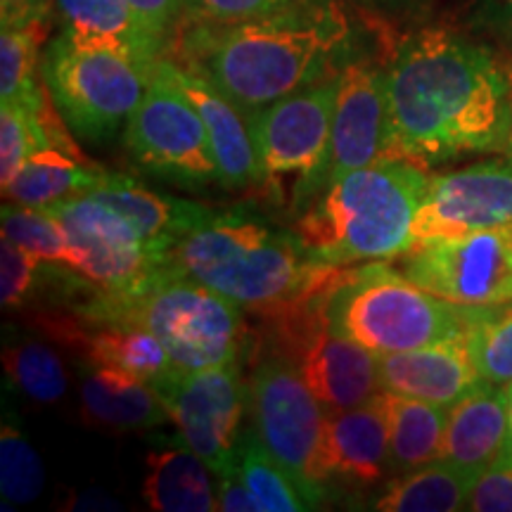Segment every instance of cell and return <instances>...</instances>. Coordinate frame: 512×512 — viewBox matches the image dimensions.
Returning <instances> with one entry per match:
<instances>
[{
	"label": "cell",
	"instance_id": "cell-1",
	"mask_svg": "<svg viewBox=\"0 0 512 512\" xmlns=\"http://www.w3.org/2000/svg\"><path fill=\"white\" fill-rule=\"evenodd\" d=\"M394 157L425 164L508 150L512 74L448 29H422L387 67Z\"/></svg>",
	"mask_w": 512,
	"mask_h": 512
},
{
	"label": "cell",
	"instance_id": "cell-2",
	"mask_svg": "<svg viewBox=\"0 0 512 512\" xmlns=\"http://www.w3.org/2000/svg\"><path fill=\"white\" fill-rule=\"evenodd\" d=\"M351 41V19L337 0H294L240 24H190L178 34L176 60L214 83L238 110H264L328 79Z\"/></svg>",
	"mask_w": 512,
	"mask_h": 512
},
{
	"label": "cell",
	"instance_id": "cell-3",
	"mask_svg": "<svg viewBox=\"0 0 512 512\" xmlns=\"http://www.w3.org/2000/svg\"><path fill=\"white\" fill-rule=\"evenodd\" d=\"M166 261L176 275L264 316L318 290L337 271L313 261L297 235L275 230L245 209H214Z\"/></svg>",
	"mask_w": 512,
	"mask_h": 512
},
{
	"label": "cell",
	"instance_id": "cell-4",
	"mask_svg": "<svg viewBox=\"0 0 512 512\" xmlns=\"http://www.w3.org/2000/svg\"><path fill=\"white\" fill-rule=\"evenodd\" d=\"M430 181L425 166L406 159L349 171L299 211L294 235L323 266L399 259L413 245V223Z\"/></svg>",
	"mask_w": 512,
	"mask_h": 512
},
{
	"label": "cell",
	"instance_id": "cell-5",
	"mask_svg": "<svg viewBox=\"0 0 512 512\" xmlns=\"http://www.w3.org/2000/svg\"><path fill=\"white\" fill-rule=\"evenodd\" d=\"M325 313L332 328L384 356L467 335L470 306L446 302L387 264H370L332 275Z\"/></svg>",
	"mask_w": 512,
	"mask_h": 512
},
{
	"label": "cell",
	"instance_id": "cell-6",
	"mask_svg": "<svg viewBox=\"0 0 512 512\" xmlns=\"http://www.w3.org/2000/svg\"><path fill=\"white\" fill-rule=\"evenodd\" d=\"M91 320L143 325L159 337L176 370L238 363L245 342L242 306L185 275H164L133 297L98 292L76 309Z\"/></svg>",
	"mask_w": 512,
	"mask_h": 512
},
{
	"label": "cell",
	"instance_id": "cell-7",
	"mask_svg": "<svg viewBox=\"0 0 512 512\" xmlns=\"http://www.w3.org/2000/svg\"><path fill=\"white\" fill-rule=\"evenodd\" d=\"M41 79L69 131L79 140L102 143L128 124L147 91L150 69L60 31L43 53Z\"/></svg>",
	"mask_w": 512,
	"mask_h": 512
},
{
	"label": "cell",
	"instance_id": "cell-8",
	"mask_svg": "<svg viewBox=\"0 0 512 512\" xmlns=\"http://www.w3.org/2000/svg\"><path fill=\"white\" fill-rule=\"evenodd\" d=\"M330 280L294 304L268 313V337L271 354L292 363L328 411H342L361 406L382 392L380 363L373 351L332 328L325 313Z\"/></svg>",
	"mask_w": 512,
	"mask_h": 512
},
{
	"label": "cell",
	"instance_id": "cell-9",
	"mask_svg": "<svg viewBox=\"0 0 512 512\" xmlns=\"http://www.w3.org/2000/svg\"><path fill=\"white\" fill-rule=\"evenodd\" d=\"M254 432L266 451L302 486L313 508H323L325 484L318 475L328 408L316 399L299 370L285 358L268 354L249 382Z\"/></svg>",
	"mask_w": 512,
	"mask_h": 512
},
{
	"label": "cell",
	"instance_id": "cell-10",
	"mask_svg": "<svg viewBox=\"0 0 512 512\" xmlns=\"http://www.w3.org/2000/svg\"><path fill=\"white\" fill-rule=\"evenodd\" d=\"M48 211L67 230L69 268L98 292L133 297L174 273L138 228L110 204L81 195L57 202Z\"/></svg>",
	"mask_w": 512,
	"mask_h": 512
},
{
	"label": "cell",
	"instance_id": "cell-11",
	"mask_svg": "<svg viewBox=\"0 0 512 512\" xmlns=\"http://www.w3.org/2000/svg\"><path fill=\"white\" fill-rule=\"evenodd\" d=\"M128 155L147 174L183 185L221 183L207 126L183 91L159 72H150L143 100L124 131Z\"/></svg>",
	"mask_w": 512,
	"mask_h": 512
},
{
	"label": "cell",
	"instance_id": "cell-12",
	"mask_svg": "<svg viewBox=\"0 0 512 512\" xmlns=\"http://www.w3.org/2000/svg\"><path fill=\"white\" fill-rule=\"evenodd\" d=\"M337 86L339 72L247 117L261 183L275 188L285 178H297L292 190L297 209L328 157Z\"/></svg>",
	"mask_w": 512,
	"mask_h": 512
},
{
	"label": "cell",
	"instance_id": "cell-13",
	"mask_svg": "<svg viewBox=\"0 0 512 512\" xmlns=\"http://www.w3.org/2000/svg\"><path fill=\"white\" fill-rule=\"evenodd\" d=\"M401 273L460 306L512 302V223L418 242L403 252Z\"/></svg>",
	"mask_w": 512,
	"mask_h": 512
},
{
	"label": "cell",
	"instance_id": "cell-14",
	"mask_svg": "<svg viewBox=\"0 0 512 512\" xmlns=\"http://www.w3.org/2000/svg\"><path fill=\"white\" fill-rule=\"evenodd\" d=\"M185 444L211 467L214 477L240 470V427L249 403L238 363L174 370L152 382Z\"/></svg>",
	"mask_w": 512,
	"mask_h": 512
},
{
	"label": "cell",
	"instance_id": "cell-15",
	"mask_svg": "<svg viewBox=\"0 0 512 512\" xmlns=\"http://www.w3.org/2000/svg\"><path fill=\"white\" fill-rule=\"evenodd\" d=\"M387 159H396L387 69L370 62L347 64L339 72L328 157L297 211H302L325 185L337 181L339 176Z\"/></svg>",
	"mask_w": 512,
	"mask_h": 512
},
{
	"label": "cell",
	"instance_id": "cell-16",
	"mask_svg": "<svg viewBox=\"0 0 512 512\" xmlns=\"http://www.w3.org/2000/svg\"><path fill=\"white\" fill-rule=\"evenodd\" d=\"M510 223L512 157L508 155L432 176L413 223V245Z\"/></svg>",
	"mask_w": 512,
	"mask_h": 512
},
{
	"label": "cell",
	"instance_id": "cell-17",
	"mask_svg": "<svg viewBox=\"0 0 512 512\" xmlns=\"http://www.w3.org/2000/svg\"><path fill=\"white\" fill-rule=\"evenodd\" d=\"M155 64L159 72H164L166 79L174 83L178 91H183L185 98L200 112L211 147H214L223 188H256L261 183V169L245 114L202 74L192 72L171 57H159Z\"/></svg>",
	"mask_w": 512,
	"mask_h": 512
},
{
	"label": "cell",
	"instance_id": "cell-18",
	"mask_svg": "<svg viewBox=\"0 0 512 512\" xmlns=\"http://www.w3.org/2000/svg\"><path fill=\"white\" fill-rule=\"evenodd\" d=\"M389 472V425L382 392L361 406L328 411L318 458L320 482L347 479L366 486Z\"/></svg>",
	"mask_w": 512,
	"mask_h": 512
},
{
	"label": "cell",
	"instance_id": "cell-19",
	"mask_svg": "<svg viewBox=\"0 0 512 512\" xmlns=\"http://www.w3.org/2000/svg\"><path fill=\"white\" fill-rule=\"evenodd\" d=\"M377 363L382 392L411 396L444 408H451L482 382L467 349V335L430 347L377 356Z\"/></svg>",
	"mask_w": 512,
	"mask_h": 512
},
{
	"label": "cell",
	"instance_id": "cell-20",
	"mask_svg": "<svg viewBox=\"0 0 512 512\" xmlns=\"http://www.w3.org/2000/svg\"><path fill=\"white\" fill-rule=\"evenodd\" d=\"M88 195L124 214L138 228L152 252L162 256L164 261L185 235L202 226L214 214V209H209L207 204L162 195V192L133 181L131 176L112 174V171H107L105 181Z\"/></svg>",
	"mask_w": 512,
	"mask_h": 512
},
{
	"label": "cell",
	"instance_id": "cell-21",
	"mask_svg": "<svg viewBox=\"0 0 512 512\" xmlns=\"http://www.w3.org/2000/svg\"><path fill=\"white\" fill-rule=\"evenodd\" d=\"M505 441H508L505 387L482 380L470 394L448 408L439 460L477 477L498 458Z\"/></svg>",
	"mask_w": 512,
	"mask_h": 512
},
{
	"label": "cell",
	"instance_id": "cell-22",
	"mask_svg": "<svg viewBox=\"0 0 512 512\" xmlns=\"http://www.w3.org/2000/svg\"><path fill=\"white\" fill-rule=\"evenodd\" d=\"M81 411L88 425L114 432H140L166 425L169 408L155 384L124 370L81 363Z\"/></svg>",
	"mask_w": 512,
	"mask_h": 512
},
{
	"label": "cell",
	"instance_id": "cell-23",
	"mask_svg": "<svg viewBox=\"0 0 512 512\" xmlns=\"http://www.w3.org/2000/svg\"><path fill=\"white\" fill-rule=\"evenodd\" d=\"M143 496L157 512H214L219 510L214 472L185 444L147 453Z\"/></svg>",
	"mask_w": 512,
	"mask_h": 512
},
{
	"label": "cell",
	"instance_id": "cell-24",
	"mask_svg": "<svg viewBox=\"0 0 512 512\" xmlns=\"http://www.w3.org/2000/svg\"><path fill=\"white\" fill-rule=\"evenodd\" d=\"M55 15L60 17L64 34L74 41L114 50L150 72L159 57H164L138 29L126 0H55Z\"/></svg>",
	"mask_w": 512,
	"mask_h": 512
},
{
	"label": "cell",
	"instance_id": "cell-25",
	"mask_svg": "<svg viewBox=\"0 0 512 512\" xmlns=\"http://www.w3.org/2000/svg\"><path fill=\"white\" fill-rule=\"evenodd\" d=\"M105 174V169L88 162L86 157H74L48 147L31 155L22 171L3 185V197L5 202L19 207L48 209L57 202L88 195L105 181Z\"/></svg>",
	"mask_w": 512,
	"mask_h": 512
},
{
	"label": "cell",
	"instance_id": "cell-26",
	"mask_svg": "<svg viewBox=\"0 0 512 512\" xmlns=\"http://www.w3.org/2000/svg\"><path fill=\"white\" fill-rule=\"evenodd\" d=\"M389 425V463L394 475L418 470L441 456L448 408L411 396L382 392Z\"/></svg>",
	"mask_w": 512,
	"mask_h": 512
},
{
	"label": "cell",
	"instance_id": "cell-27",
	"mask_svg": "<svg viewBox=\"0 0 512 512\" xmlns=\"http://www.w3.org/2000/svg\"><path fill=\"white\" fill-rule=\"evenodd\" d=\"M475 477L446 460H434L399 475L373 503L380 512H458L467 510Z\"/></svg>",
	"mask_w": 512,
	"mask_h": 512
},
{
	"label": "cell",
	"instance_id": "cell-28",
	"mask_svg": "<svg viewBox=\"0 0 512 512\" xmlns=\"http://www.w3.org/2000/svg\"><path fill=\"white\" fill-rule=\"evenodd\" d=\"M50 34V19L10 24L0 31V98L3 102L38 105L46 98V83L38 81L41 50Z\"/></svg>",
	"mask_w": 512,
	"mask_h": 512
},
{
	"label": "cell",
	"instance_id": "cell-29",
	"mask_svg": "<svg viewBox=\"0 0 512 512\" xmlns=\"http://www.w3.org/2000/svg\"><path fill=\"white\" fill-rule=\"evenodd\" d=\"M240 477L252 491L261 512L316 510L297 479L266 451L256 432L242 434L240 439Z\"/></svg>",
	"mask_w": 512,
	"mask_h": 512
},
{
	"label": "cell",
	"instance_id": "cell-30",
	"mask_svg": "<svg viewBox=\"0 0 512 512\" xmlns=\"http://www.w3.org/2000/svg\"><path fill=\"white\" fill-rule=\"evenodd\" d=\"M53 105L50 93L38 105L0 102V185H8L31 155L53 147L48 131V114Z\"/></svg>",
	"mask_w": 512,
	"mask_h": 512
},
{
	"label": "cell",
	"instance_id": "cell-31",
	"mask_svg": "<svg viewBox=\"0 0 512 512\" xmlns=\"http://www.w3.org/2000/svg\"><path fill=\"white\" fill-rule=\"evenodd\" d=\"M467 349L484 382L501 387L512 382V302L470 306Z\"/></svg>",
	"mask_w": 512,
	"mask_h": 512
},
{
	"label": "cell",
	"instance_id": "cell-32",
	"mask_svg": "<svg viewBox=\"0 0 512 512\" xmlns=\"http://www.w3.org/2000/svg\"><path fill=\"white\" fill-rule=\"evenodd\" d=\"M5 373L36 403H57L67 392V368L48 344L22 342L5 347Z\"/></svg>",
	"mask_w": 512,
	"mask_h": 512
},
{
	"label": "cell",
	"instance_id": "cell-33",
	"mask_svg": "<svg viewBox=\"0 0 512 512\" xmlns=\"http://www.w3.org/2000/svg\"><path fill=\"white\" fill-rule=\"evenodd\" d=\"M3 238L15 242L46 264L69 266V238L48 209L3 204Z\"/></svg>",
	"mask_w": 512,
	"mask_h": 512
},
{
	"label": "cell",
	"instance_id": "cell-34",
	"mask_svg": "<svg viewBox=\"0 0 512 512\" xmlns=\"http://www.w3.org/2000/svg\"><path fill=\"white\" fill-rule=\"evenodd\" d=\"M46 470L24 434L5 422L0 430V494L5 501L27 505L43 494Z\"/></svg>",
	"mask_w": 512,
	"mask_h": 512
},
{
	"label": "cell",
	"instance_id": "cell-35",
	"mask_svg": "<svg viewBox=\"0 0 512 512\" xmlns=\"http://www.w3.org/2000/svg\"><path fill=\"white\" fill-rule=\"evenodd\" d=\"M43 264L46 261L36 259L27 249L3 238L0 242V302L5 311L22 309L24 304H29Z\"/></svg>",
	"mask_w": 512,
	"mask_h": 512
},
{
	"label": "cell",
	"instance_id": "cell-36",
	"mask_svg": "<svg viewBox=\"0 0 512 512\" xmlns=\"http://www.w3.org/2000/svg\"><path fill=\"white\" fill-rule=\"evenodd\" d=\"M294 0H185L183 17L190 24H240L249 19L266 17L292 5Z\"/></svg>",
	"mask_w": 512,
	"mask_h": 512
},
{
	"label": "cell",
	"instance_id": "cell-37",
	"mask_svg": "<svg viewBox=\"0 0 512 512\" xmlns=\"http://www.w3.org/2000/svg\"><path fill=\"white\" fill-rule=\"evenodd\" d=\"M467 510L475 512H512V451L508 446L498 453L475 477L467 498Z\"/></svg>",
	"mask_w": 512,
	"mask_h": 512
},
{
	"label": "cell",
	"instance_id": "cell-38",
	"mask_svg": "<svg viewBox=\"0 0 512 512\" xmlns=\"http://www.w3.org/2000/svg\"><path fill=\"white\" fill-rule=\"evenodd\" d=\"M185 0H126L138 29L164 55V46L178 31Z\"/></svg>",
	"mask_w": 512,
	"mask_h": 512
},
{
	"label": "cell",
	"instance_id": "cell-39",
	"mask_svg": "<svg viewBox=\"0 0 512 512\" xmlns=\"http://www.w3.org/2000/svg\"><path fill=\"white\" fill-rule=\"evenodd\" d=\"M216 498L221 512H261L252 491L242 482L240 470L216 477Z\"/></svg>",
	"mask_w": 512,
	"mask_h": 512
},
{
	"label": "cell",
	"instance_id": "cell-40",
	"mask_svg": "<svg viewBox=\"0 0 512 512\" xmlns=\"http://www.w3.org/2000/svg\"><path fill=\"white\" fill-rule=\"evenodd\" d=\"M50 12H55V0H0L3 27L24 24L31 19H48Z\"/></svg>",
	"mask_w": 512,
	"mask_h": 512
},
{
	"label": "cell",
	"instance_id": "cell-41",
	"mask_svg": "<svg viewBox=\"0 0 512 512\" xmlns=\"http://www.w3.org/2000/svg\"><path fill=\"white\" fill-rule=\"evenodd\" d=\"M491 5H494L496 17L501 19L503 27L512 34V0H491Z\"/></svg>",
	"mask_w": 512,
	"mask_h": 512
},
{
	"label": "cell",
	"instance_id": "cell-42",
	"mask_svg": "<svg viewBox=\"0 0 512 512\" xmlns=\"http://www.w3.org/2000/svg\"><path fill=\"white\" fill-rule=\"evenodd\" d=\"M505 401H508V441L505 446L512 451V382L505 384Z\"/></svg>",
	"mask_w": 512,
	"mask_h": 512
},
{
	"label": "cell",
	"instance_id": "cell-43",
	"mask_svg": "<svg viewBox=\"0 0 512 512\" xmlns=\"http://www.w3.org/2000/svg\"><path fill=\"white\" fill-rule=\"evenodd\" d=\"M505 152H508V155L512 157V133H510V140H508V150H505Z\"/></svg>",
	"mask_w": 512,
	"mask_h": 512
}]
</instances>
